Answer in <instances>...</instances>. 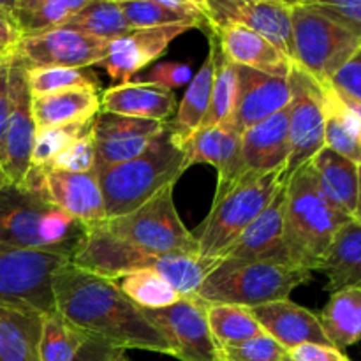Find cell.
I'll return each mask as SVG.
<instances>
[{
    "label": "cell",
    "instance_id": "47",
    "mask_svg": "<svg viewBox=\"0 0 361 361\" xmlns=\"http://www.w3.org/2000/svg\"><path fill=\"white\" fill-rule=\"evenodd\" d=\"M73 361H127V351L101 337L90 335Z\"/></svg>",
    "mask_w": 361,
    "mask_h": 361
},
{
    "label": "cell",
    "instance_id": "22",
    "mask_svg": "<svg viewBox=\"0 0 361 361\" xmlns=\"http://www.w3.org/2000/svg\"><path fill=\"white\" fill-rule=\"evenodd\" d=\"M210 34L217 39L222 55L240 67L259 71L271 76L289 78L293 62L268 39L242 25H210Z\"/></svg>",
    "mask_w": 361,
    "mask_h": 361
},
{
    "label": "cell",
    "instance_id": "50",
    "mask_svg": "<svg viewBox=\"0 0 361 361\" xmlns=\"http://www.w3.org/2000/svg\"><path fill=\"white\" fill-rule=\"evenodd\" d=\"M9 67L7 63H0V161H4V141H6L7 122H9Z\"/></svg>",
    "mask_w": 361,
    "mask_h": 361
},
{
    "label": "cell",
    "instance_id": "42",
    "mask_svg": "<svg viewBox=\"0 0 361 361\" xmlns=\"http://www.w3.org/2000/svg\"><path fill=\"white\" fill-rule=\"evenodd\" d=\"M95 168V145L90 133L78 137L73 145L66 148L59 157L53 159L44 171H66V173H94Z\"/></svg>",
    "mask_w": 361,
    "mask_h": 361
},
{
    "label": "cell",
    "instance_id": "53",
    "mask_svg": "<svg viewBox=\"0 0 361 361\" xmlns=\"http://www.w3.org/2000/svg\"><path fill=\"white\" fill-rule=\"evenodd\" d=\"M282 361H295V360H293V358H291V356H289V355H288V356H286V358H284V360H282Z\"/></svg>",
    "mask_w": 361,
    "mask_h": 361
},
{
    "label": "cell",
    "instance_id": "44",
    "mask_svg": "<svg viewBox=\"0 0 361 361\" xmlns=\"http://www.w3.org/2000/svg\"><path fill=\"white\" fill-rule=\"evenodd\" d=\"M190 80H192V69L185 62L152 63L141 76H137V83L154 85V87L169 92L185 87L190 83Z\"/></svg>",
    "mask_w": 361,
    "mask_h": 361
},
{
    "label": "cell",
    "instance_id": "51",
    "mask_svg": "<svg viewBox=\"0 0 361 361\" xmlns=\"http://www.w3.org/2000/svg\"><path fill=\"white\" fill-rule=\"evenodd\" d=\"M353 221H356L361 224V164H360V187H358V203H356L355 215H353Z\"/></svg>",
    "mask_w": 361,
    "mask_h": 361
},
{
    "label": "cell",
    "instance_id": "49",
    "mask_svg": "<svg viewBox=\"0 0 361 361\" xmlns=\"http://www.w3.org/2000/svg\"><path fill=\"white\" fill-rule=\"evenodd\" d=\"M20 42L21 34L16 25L9 18L0 14V63H7V66L13 63Z\"/></svg>",
    "mask_w": 361,
    "mask_h": 361
},
{
    "label": "cell",
    "instance_id": "23",
    "mask_svg": "<svg viewBox=\"0 0 361 361\" xmlns=\"http://www.w3.org/2000/svg\"><path fill=\"white\" fill-rule=\"evenodd\" d=\"M250 312L264 334L277 341L288 353L303 344L331 345L321 328L319 316L289 298L256 307Z\"/></svg>",
    "mask_w": 361,
    "mask_h": 361
},
{
    "label": "cell",
    "instance_id": "38",
    "mask_svg": "<svg viewBox=\"0 0 361 361\" xmlns=\"http://www.w3.org/2000/svg\"><path fill=\"white\" fill-rule=\"evenodd\" d=\"M25 71V69H23ZM32 97L56 94L63 90L99 92L101 80L92 67H34L25 71Z\"/></svg>",
    "mask_w": 361,
    "mask_h": 361
},
{
    "label": "cell",
    "instance_id": "6",
    "mask_svg": "<svg viewBox=\"0 0 361 361\" xmlns=\"http://www.w3.org/2000/svg\"><path fill=\"white\" fill-rule=\"evenodd\" d=\"M312 279L310 271L268 261L221 259L201 282L196 298L207 305H236L256 309L288 300L298 286Z\"/></svg>",
    "mask_w": 361,
    "mask_h": 361
},
{
    "label": "cell",
    "instance_id": "15",
    "mask_svg": "<svg viewBox=\"0 0 361 361\" xmlns=\"http://www.w3.org/2000/svg\"><path fill=\"white\" fill-rule=\"evenodd\" d=\"M207 28L235 23L263 35L286 56L293 55V2L282 0H203ZM293 62V60H291Z\"/></svg>",
    "mask_w": 361,
    "mask_h": 361
},
{
    "label": "cell",
    "instance_id": "3",
    "mask_svg": "<svg viewBox=\"0 0 361 361\" xmlns=\"http://www.w3.org/2000/svg\"><path fill=\"white\" fill-rule=\"evenodd\" d=\"M71 263L115 282L136 271H155L162 275L182 298L196 296L201 282L215 264L214 261H203L200 257L148 252L113 236L104 224L88 229L83 247Z\"/></svg>",
    "mask_w": 361,
    "mask_h": 361
},
{
    "label": "cell",
    "instance_id": "24",
    "mask_svg": "<svg viewBox=\"0 0 361 361\" xmlns=\"http://www.w3.org/2000/svg\"><path fill=\"white\" fill-rule=\"evenodd\" d=\"M247 173L286 171L289 159V106L240 136Z\"/></svg>",
    "mask_w": 361,
    "mask_h": 361
},
{
    "label": "cell",
    "instance_id": "13",
    "mask_svg": "<svg viewBox=\"0 0 361 361\" xmlns=\"http://www.w3.org/2000/svg\"><path fill=\"white\" fill-rule=\"evenodd\" d=\"M109 41L90 37L69 28H53L37 35L21 37L13 66L34 67H95L108 53Z\"/></svg>",
    "mask_w": 361,
    "mask_h": 361
},
{
    "label": "cell",
    "instance_id": "39",
    "mask_svg": "<svg viewBox=\"0 0 361 361\" xmlns=\"http://www.w3.org/2000/svg\"><path fill=\"white\" fill-rule=\"evenodd\" d=\"M90 335L71 324L60 312L46 314L42 323L41 361H73Z\"/></svg>",
    "mask_w": 361,
    "mask_h": 361
},
{
    "label": "cell",
    "instance_id": "10",
    "mask_svg": "<svg viewBox=\"0 0 361 361\" xmlns=\"http://www.w3.org/2000/svg\"><path fill=\"white\" fill-rule=\"evenodd\" d=\"M66 257L0 245V303L46 314L55 309L53 277Z\"/></svg>",
    "mask_w": 361,
    "mask_h": 361
},
{
    "label": "cell",
    "instance_id": "16",
    "mask_svg": "<svg viewBox=\"0 0 361 361\" xmlns=\"http://www.w3.org/2000/svg\"><path fill=\"white\" fill-rule=\"evenodd\" d=\"M164 127L166 122L130 118L104 111L99 113L92 126V137L95 145V175L143 154Z\"/></svg>",
    "mask_w": 361,
    "mask_h": 361
},
{
    "label": "cell",
    "instance_id": "30",
    "mask_svg": "<svg viewBox=\"0 0 361 361\" xmlns=\"http://www.w3.org/2000/svg\"><path fill=\"white\" fill-rule=\"evenodd\" d=\"M319 271L326 275L331 293L361 288V224L351 219L338 229Z\"/></svg>",
    "mask_w": 361,
    "mask_h": 361
},
{
    "label": "cell",
    "instance_id": "27",
    "mask_svg": "<svg viewBox=\"0 0 361 361\" xmlns=\"http://www.w3.org/2000/svg\"><path fill=\"white\" fill-rule=\"evenodd\" d=\"M310 166L326 200L353 219L358 203L360 166L328 147L314 155Z\"/></svg>",
    "mask_w": 361,
    "mask_h": 361
},
{
    "label": "cell",
    "instance_id": "33",
    "mask_svg": "<svg viewBox=\"0 0 361 361\" xmlns=\"http://www.w3.org/2000/svg\"><path fill=\"white\" fill-rule=\"evenodd\" d=\"M88 0H14L11 20L21 37L60 28L76 16Z\"/></svg>",
    "mask_w": 361,
    "mask_h": 361
},
{
    "label": "cell",
    "instance_id": "46",
    "mask_svg": "<svg viewBox=\"0 0 361 361\" xmlns=\"http://www.w3.org/2000/svg\"><path fill=\"white\" fill-rule=\"evenodd\" d=\"M330 85L341 94L361 102V48L331 78Z\"/></svg>",
    "mask_w": 361,
    "mask_h": 361
},
{
    "label": "cell",
    "instance_id": "11",
    "mask_svg": "<svg viewBox=\"0 0 361 361\" xmlns=\"http://www.w3.org/2000/svg\"><path fill=\"white\" fill-rule=\"evenodd\" d=\"M207 303L180 298L164 309H141L143 316L164 335L180 361H222V351L208 326Z\"/></svg>",
    "mask_w": 361,
    "mask_h": 361
},
{
    "label": "cell",
    "instance_id": "34",
    "mask_svg": "<svg viewBox=\"0 0 361 361\" xmlns=\"http://www.w3.org/2000/svg\"><path fill=\"white\" fill-rule=\"evenodd\" d=\"M324 94V147L361 164V122L342 104L330 83Z\"/></svg>",
    "mask_w": 361,
    "mask_h": 361
},
{
    "label": "cell",
    "instance_id": "5",
    "mask_svg": "<svg viewBox=\"0 0 361 361\" xmlns=\"http://www.w3.org/2000/svg\"><path fill=\"white\" fill-rule=\"evenodd\" d=\"M185 154L168 123L152 140L147 150L130 161L104 169L97 175L104 200L106 219L130 214L185 173Z\"/></svg>",
    "mask_w": 361,
    "mask_h": 361
},
{
    "label": "cell",
    "instance_id": "1",
    "mask_svg": "<svg viewBox=\"0 0 361 361\" xmlns=\"http://www.w3.org/2000/svg\"><path fill=\"white\" fill-rule=\"evenodd\" d=\"M55 309L71 324L118 348L173 356L164 335L143 316L118 284L67 263L53 277Z\"/></svg>",
    "mask_w": 361,
    "mask_h": 361
},
{
    "label": "cell",
    "instance_id": "26",
    "mask_svg": "<svg viewBox=\"0 0 361 361\" xmlns=\"http://www.w3.org/2000/svg\"><path fill=\"white\" fill-rule=\"evenodd\" d=\"M130 30L183 25L207 27L203 2L196 0H118Z\"/></svg>",
    "mask_w": 361,
    "mask_h": 361
},
{
    "label": "cell",
    "instance_id": "12",
    "mask_svg": "<svg viewBox=\"0 0 361 361\" xmlns=\"http://www.w3.org/2000/svg\"><path fill=\"white\" fill-rule=\"evenodd\" d=\"M289 159L286 178L324 148V94L323 85L293 63L289 73Z\"/></svg>",
    "mask_w": 361,
    "mask_h": 361
},
{
    "label": "cell",
    "instance_id": "17",
    "mask_svg": "<svg viewBox=\"0 0 361 361\" xmlns=\"http://www.w3.org/2000/svg\"><path fill=\"white\" fill-rule=\"evenodd\" d=\"M9 122L4 141V171L11 185H21L30 169L37 126L32 111V94L21 67H9Z\"/></svg>",
    "mask_w": 361,
    "mask_h": 361
},
{
    "label": "cell",
    "instance_id": "18",
    "mask_svg": "<svg viewBox=\"0 0 361 361\" xmlns=\"http://www.w3.org/2000/svg\"><path fill=\"white\" fill-rule=\"evenodd\" d=\"M189 30L192 28L183 25L130 30L129 34L109 41L104 60L95 67L104 69L115 83H129L134 76H140L141 71L150 67L178 35Z\"/></svg>",
    "mask_w": 361,
    "mask_h": 361
},
{
    "label": "cell",
    "instance_id": "48",
    "mask_svg": "<svg viewBox=\"0 0 361 361\" xmlns=\"http://www.w3.org/2000/svg\"><path fill=\"white\" fill-rule=\"evenodd\" d=\"M295 361H351L334 345L303 344L288 353Z\"/></svg>",
    "mask_w": 361,
    "mask_h": 361
},
{
    "label": "cell",
    "instance_id": "21",
    "mask_svg": "<svg viewBox=\"0 0 361 361\" xmlns=\"http://www.w3.org/2000/svg\"><path fill=\"white\" fill-rule=\"evenodd\" d=\"M284 208L286 194L284 183H282V187L275 194L274 200L270 201V204L236 238V242L226 249L221 259L268 261V263L295 267L289 259L288 250H286L284 245Z\"/></svg>",
    "mask_w": 361,
    "mask_h": 361
},
{
    "label": "cell",
    "instance_id": "29",
    "mask_svg": "<svg viewBox=\"0 0 361 361\" xmlns=\"http://www.w3.org/2000/svg\"><path fill=\"white\" fill-rule=\"evenodd\" d=\"M37 129L90 122L101 113V95L94 90H63L32 97Z\"/></svg>",
    "mask_w": 361,
    "mask_h": 361
},
{
    "label": "cell",
    "instance_id": "2",
    "mask_svg": "<svg viewBox=\"0 0 361 361\" xmlns=\"http://www.w3.org/2000/svg\"><path fill=\"white\" fill-rule=\"evenodd\" d=\"M88 228L49 203L42 194L7 183L0 189V245L73 257L87 240Z\"/></svg>",
    "mask_w": 361,
    "mask_h": 361
},
{
    "label": "cell",
    "instance_id": "14",
    "mask_svg": "<svg viewBox=\"0 0 361 361\" xmlns=\"http://www.w3.org/2000/svg\"><path fill=\"white\" fill-rule=\"evenodd\" d=\"M21 185L42 194L49 203L80 221L88 229L108 221L101 185L95 173L28 169Z\"/></svg>",
    "mask_w": 361,
    "mask_h": 361
},
{
    "label": "cell",
    "instance_id": "19",
    "mask_svg": "<svg viewBox=\"0 0 361 361\" xmlns=\"http://www.w3.org/2000/svg\"><path fill=\"white\" fill-rule=\"evenodd\" d=\"M238 87L231 118L226 129L242 136L247 129L270 118L291 104V87L288 78L271 76L249 67L236 66Z\"/></svg>",
    "mask_w": 361,
    "mask_h": 361
},
{
    "label": "cell",
    "instance_id": "41",
    "mask_svg": "<svg viewBox=\"0 0 361 361\" xmlns=\"http://www.w3.org/2000/svg\"><path fill=\"white\" fill-rule=\"evenodd\" d=\"M94 120L81 123H71V126L37 129L34 141V150H32L30 169L46 168L53 159L59 157L78 137L90 133L92 126H94Z\"/></svg>",
    "mask_w": 361,
    "mask_h": 361
},
{
    "label": "cell",
    "instance_id": "8",
    "mask_svg": "<svg viewBox=\"0 0 361 361\" xmlns=\"http://www.w3.org/2000/svg\"><path fill=\"white\" fill-rule=\"evenodd\" d=\"M291 27L293 63L319 85L330 83L361 48V41L349 28L317 13L305 2H293Z\"/></svg>",
    "mask_w": 361,
    "mask_h": 361
},
{
    "label": "cell",
    "instance_id": "37",
    "mask_svg": "<svg viewBox=\"0 0 361 361\" xmlns=\"http://www.w3.org/2000/svg\"><path fill=\"white\" fill-rule=\"evenodd\" d=\"M207 317L212 335L221 349L233 348L264 334L250 309L243 307L208 305Z\"/></svg>",
    "mask_w": 361,
    "mask_h": 361
},
{
    "label": "cell",
    "instance_id": "52",
    "mask_svg": "<svg viewBox=\"0 0 361 361\" xmlns=\"http://www.w3.org/2000/svg\"><path fill=\"white\" fill-rule=\"evenodd\" d=\"M7 183H9V182H7L6 171H4V164H2V161H0V189H4Z\"/></svg>",
    "mask_w": 361,
    "mask_h": 361
},
{
    "label": "cell",
    "instance_id": "32",
    "mask_svg": "<svg viewBox=\"0 0 361 361\" xmlns=\"http://www.w3.org/2000/svg\"><path fill=\"white\" fill-rule=\"evenodd\" d=\"M321 328L334 348L344 351L361 341V288L331 293L319 316Z\"/></svg>",
    "mask_w": 361,
    "mask_h": 361
},
{
    "label": "cell",
    "instance_id": "36",
    "mask_svg": "<svg viewBox=\"0 0 361 361\" xmlns=\"http://www.w3.org/2000/svg\"><path fill=\"white\" fill-rule=\"evenodd\" d=\"M63 28L106 41L130 32L118 0H88L87 6L71 18Z\"/></svg>",
    "mask_w": 361,
    "mask_h": 361
},
{
    "label": "cell",
    "instance_id": "45",
    "mask_svg": "<svg viewBox=\"0 0 361 361\" xmlns=\"http://www.w3.org/2000/svg\"><path fill=\"white\" fill-rule=\"evenodd\" d=\"M305 4L317 13L344 25L361 41V0H341V2L312 0V2Z\"/></svg>",
    "mask_w": 361,
    "mask_h": 361
},
{
    "label": "cell",
    "instance_id": "7",
    "mask_svg": "<svg viewBox=\"0 0 361 361\" xmlns=\"http://www.w3.org/2000/svg\"><path fill=\"white\" fill-rule=\"evenodd\" d=\"M286 182V171L247 173L222 200L214 201L201 228L194 233L197 257L217 263L228 247L256 221Z\"/></svg>",
    "mask_w": 361,
    "mask_h": 361
},
{
    "label": "cell",
    "instance_id": "28",
    "mask_svg": "<svg viewBox=\"0 0 361 361\" xmlns=\"http://www.w3.org/2000/svg\"><path fill=\"white\" fill-rule=\"evenodd\" d=\"M44 316L0 303V361H41Z\"/></svg>",
    "mask_w": 361,
    "mask_h": 361
},
{
    "label": "cell",
    "instance_id": "25",
    "mask_svg": "<svg viewBox=\"0 0 361 361\" xmlns=\"http://www.w3.org/2000/svg\"><path fill=\"white\" fill-rule=\"evenodd\" d=\"M176 108L178 102L175 92L137 81L115 85L101 94V111L130 118L168 122L169 116L176 113Z\"/></svg>",
    "mask_w": 361,
    "mask_h": 361
},
{
    "label": "cell",
    "instance_id": "35",
    "mask_svg": "<svg viewBox=\"0 0 361 361\" xmlns=\"http://www.w3.org/2000/svg\"><path fill=\"white\" fill-rule=\"evenodd\" d=\"M210 46L215 55V74L214 87H212L210 106L204 115L200 129H212V127H224L231 118L233 108L236 101V87H238V71L235 63L229 62L222 55L217 44V39L210 34Z\"/></svg>",
    "mask_w": 361,
    "mask_h": 361
},
{
    "label": "cell",
    "instance_id": "43",
    "mask_svg": "<svg viewBox=\"0 0 361 361\" xmlns=\"http://www.w3.org/2000/svg\"><path fill=\"white\" fill-rule=\"evenodd\" d=\"M221 351L222 361H282L288 356V351L267 334Z\"/></svg>",
    "mask_w": 361,
    "mask_h": 361
},
{
    "label": "cell",
    "instance_id": "9",
    "mask_svg": "<svg viewBox=\"0 0 361 361\" xmlns=\"http://www.w3.org/2000/svg\"><path fill=\"white\" fill-rule=\"evenodd\" d=\"M173 187L169 185L155 194L150 201L130 214L109 219L104 228L113 236L126 240L148 252L161 256L197 257L200 245L180 219L173 201Z\"/></svg>",
    "mask_w": 361,
    "mask_h": 361
},
{
    "label": "cell",
    "instance_id": "31",
    "mask_svg": "<svg viewBox=\"0 0 361 361\" xmlns=\"http://www.w3.org/2000/svg\"><path fill=\"white\" fill-rule=\"evenodd\" d=\"M214 74H215V55L214 48L210 46L208 55L196 74H192V80L187 85V90L180 106L176 108L175 116L169 120L168 127L173 133L175 140L180 145L189 140L194 133L203 123L204 115L210 106L212 87H214Z\"/></svg>",
    "mask_w": 361,
    "mask_h": 361
},
{
    "label": "cell",
    "instance_id": "4",
    "mask_svg": "<svg viewBox=\"0 0 361 361\" xmlns=\"http://www.w3.org/2000/svg\"><path fill=\"white\" fill-rule=\"evenodd\" d=\"M284 245L295 267L319 271L338 229L351 221L326 200L310 162L284 182Z\"/></svg>",
    "mask_w": 361,
    "mask_h": 361
},
{
    "label": "cell",
    "instance_id": "20",
    "mask_svg": "<svg viewBox=\"0 0 361 361\" xmlns=\"http://www.w3.org/2000/svg\"><path fill=\"white\" fill-rule=\"evenodd\" d=\"M185 162L183 169L194 164H210L217 169V190L215 200L219 201L247 175L242 157V140L240 134L226 127L197 129L189 140L182 143Z\"/></svg>",
    "mask_w": 361,
    "mask_h": 361
},
{
    "label": "cell",
    "instance_id": "40",
    "mask_svg": "<svg viewBox=\"0 0 361 361\" xmlns=\"http://www.w3.org/2000/svg\"><path fill=\"white\" fill-rule=\"evenodd\" d=\"M118 288L140 309H164L182 298L162 275L150 270L120 279Z\"/></svg>",
    "mask_w": 361,
    "mask_h": 361
}]
</instances>
